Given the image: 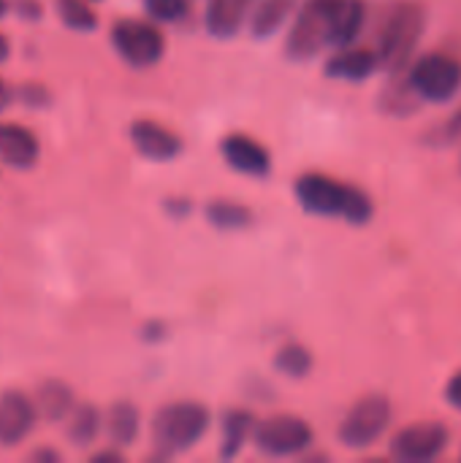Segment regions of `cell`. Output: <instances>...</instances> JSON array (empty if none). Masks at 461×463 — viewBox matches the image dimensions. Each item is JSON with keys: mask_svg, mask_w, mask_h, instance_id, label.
Returning <instances> with one entry per match:
<instances>
[{"mask_svg": "<svg viewBox=\"0 0 461 463\" xmlns=\"http://www.w3.org/2000/svg\"><path fill=\"white\" fill-rule=\"evenodd\" d=\"M421 103H448L461 90V60L448 52L421 54L402 73Z\"/></svg>", "mask_w": 461, "mask_h": 463, "instance_id": "cell-5", "label": "cell"}, {"mask_svg": "<svg viewBox=\"0 0 461 463\" xmlns=\"http://www.w3.org/2000/svg\"><path fill=\"white\" fill-rule=\"evenodd\" d=\"M394 410L383 393H370L359 399L340 423V442L351 450L372 448L391 426Z\"/></svg>", "mask_w": 461, "mask_h": 463, "instance_id": "cell-6", "label": "cell"}, {"mask_svg": "<svg viewBox=\"0 0 461 463\" xmlns=\"http://www.w3.org/2000/svg\"><path fill=\"white\" fill-rule=\"evenodd\" d=\"M30 461H60V453H54V450H35L30 456Z\"/></svg>", "mask_w": 461, "mask_h": 463, "instance_id": "cell-31", "label": "cell"}, {"mask_svg": "<svg viewBox=\"0 0 461 463\" xmlns=\"http://www.w3.org/2000/svg\"><path fill=\"white\" fill-rule=\"evenodd\" d=\"M427 27V8L416 0L394 3L380 22L375 54L380 60V71L389 76H399L413 62L418 41Z\"/></svg>", "mask_w": 461, "mask_h": 463, "instance_id": "cell-2", "label": "cell"}, {"mask_svg": "<svg viewBox=\"0 0 461 463\" xmlns=\"http://www.w3.org/2000/svg\"><path fill=\"white\" fill-rule=\"evenodd\" d=\"M253 442L272 458H291L302 456L312 445V429L296 415H274L264 423H255Z\"/></svg>", "mask_w": 461, "mask_h": 463, "instance_id": "cell-7", "label": "cell"}, {"mask_svg": "<svg viewBox=\"0 0 461 463\" xmlns=\"http://www.w3.org/2000/svg\"><path fill=\"white\" fill-rule=\"evenodd\" d=\"M299 8V0H255L253 5V35L255 38H272L285 22L288 16Z\"/></svg>", "mask_w": 461, "mask_h": 463, "instance_id": "cell-17", "label": "cell"}, {"mask_svg": "<svg viewBox=\"0 0 461 463\" xmlns=\"http://www.w3.org/2000/svg\"><path fill=\"white\" fill-rule=\"evenodd\" d=\"M296 198L304 212L318 217H342L351 225H367L375 214L372 198L353 184L326 174H304L296 179Z\"/></svg>", "mask_w": 461, "mask_h": 463, "instance_id": "cell-1", "label": "cell"}, {"mask_svg": "<svg viewBox=\"0 0 461 463\" xmlns=\"http://www.w3.org/2000/svg\"><path fill=\"white\" fill-rule=\"evenodd\" d=\"M367 24V3L364 0H340L331 33V49H342L359 41Z\"/></svg>", "mask_w": 461, "mask_h": 463, "instance_id": "cell-16", "label": "cell"}, {"mask_svg": "<svg viewBox=\"0 0 461 463\" xmlns=\"http://www.w3.org/2000/svg\"><path fill=\"white\" fill-rule=\"evenodd\" d=\"M111 43L117 54L133 68H152L155 62H160L166 49V38L158 30V24L141 19L117 22L111 30Z\"/></svg>", "mask_w": 461, "mask_h": 463, "instance_id": "cell-8", "label": "cell"}, {"mask_svg": "<svg viewBox=\"0 0 461 463\" xmlns=\"http://www.w3.org/2000/svg\"><path fill=\"white\" fill-rule=\"evenodd\" d=\"M427 144L432 146H451V144H459L461 141V106L440 125H435L427 136H424Z\"/></svg>", "mask_w": 461, "mask_h": 463, "instance_id": "cell-27", "label": "cell"}, {"mask_svg": "<svg viewBox=\"0 0 461 463\" xmlns=\"http://www.w3.org/2000/svg\"><path fill=\"white\" fill-rule=\"evenodd\" d=\"M209 429L206 407L196 402H177L163 407L152 420V445L155 450L168 458L177 453L190 450Z\"/></svg>", "mask_w": 461, "mask_h": 463, "instance_id": "cell-3", "label": "cell"}, {"mask_svg": "<svg viewBox=\"0 0 461 463\" xmlns=\"http://www.w3.org/2000/svg\"><path fill=\"white\" fill-rule=\"evenodd\" d=\"M92 461L95 463H103V461L120 463L122 461V453H117V450H103V453H95V456H92Z\"/></svg>", "mask_w": 461, "mask_h": 463, "instance_id": "cell-30", "label": "cell"}, {"mask_svg": "<svg viewBox=\"0 0 461 463\" xmlns=\"http://www.w3.org/2000/svg\"><path fill=\"white\" fill-rule=\"evenodd\" d=\"M380 95H383L380 98V109L394 114V117H408V114L418 111V106H421L418 95L408 87L402 73L399 76H389V87Z\"/></svg>", "mask_w": 461, "mask_h": 463, "instance_id": "cell-21", "label": "cell"}, {"mask_svg": "<svg viewBox=\"0 0 461 463\" xmlns=\"http://www.w3.org/2000/svg\"><path fill=\"white\" fill-rule=\"evenodd\" d=\"M8 103H11V90H8V87H5V81L0 79V111H3Z\"/></svg>", "mask_w": 461, "mask_h": 463, "instance_id": "cell-32", "label": "cell"}, {"mask_svg": "<svg viewBox=\"0 0 461 463\" xmlns=\"http://www.w3.org/2000/svg\"><path fill=\"white\" fill-rule=\"evenodd\" d=\"M451 442V431L437 420L413 423L394 434L391 456L402 463H427L440 458Z\"/></svg>", "mask_w": 461, "mask_h": 463, "instance_id": "cell-9", "label": "cell"}, {"mask_svg": "<svg viewBox=\"0 0 461 463\" xmlns=\"http://www.w3.org/2000/svg\"><path fill=\"white\" fill-rule=\"evenodd\" d=\"M130 141L144 157L158 160V163L174 160L182 152V141L152 119H136L130 125Z\"/></svg>", "mask_w": 461, "mask_h": 463, "instance_id": "cell-13", "label": "cell"}, {"mask_svg": "<svg viewBox=\"0 0 461 463\" xmlns=\"http://www.w3.org/2000/svg\"><path fill=\"white\" fill-rule=\"evenodd\" d=\"M255 429V418L245 410H231L223 418V442H220V456L223 458H234L242 453L245 442L253 437Z\"/></svg>", "mask_w": 461, "mask_h": 463, "instance_id": "cell-19", "label": "cell"}, {"mask_svg": "<svg viewBox=\"0 0 461 463\" xmlns=\"http://www.w3.org/2000/svg\"><path fill=\"white\" fill-rule=\"evenodd\" d=\"M60 19L79 33H92L98 27V14L90 8V0H54Z\"/></svg>", "mask_w": 461, "mask_h": 463, "instance_id": "cell-24", "label": "cell"}, {"mask_svg": "<svg viewBox=\"0 0 461 463\" xmlns=\"http://www.w3.org/2000/svg\"><path fill=\"white\" fill-rule=\"evenodd\" d=\"M340 0H304L302 8H296V19L285 38V52L291 60H312L323 49H331V33H334V16H337Z\"/></svg>", "mask_w": 461, "mask_h": 463, "instance_id": "cell-4", "label": "cell"}, {"mask_svg": "<svg viewBox=\"0 0 461 463\" xmlns=\"http://www.w3.org/2000/svg\"><path fill=\"white\" fill-rule=\"evenodd\" d=\"M206 217L215 228H223V231H239V228H247L253 214L250 209H245L242 203H234V201H212L209 209H206Z\"/></svg>", "mask_w": 461, "mask_h": 463, "instance_id": "cell-23", "label": "cell"}, {"mask_svg": "<svg viewBox=\"0 0 461 463\" xmlns=\"http://www.w3.org/2000/svg\"><path fill=\"white\" fill-rule=\"evenodd\" d=\"M35 410L38 415H43L49 423H57V420H65L68 412L73 410V396H71V388L57 383V380H49L38 388V396H35Z\"/></svg>", "mask_w": 461, "mask_h": 463, "instance_id": "cell-18", "label": "cell"}, {"mask_svg": "<svg viewBox=\"0 0 461 463\" xmlns=\"http://www.w3.org/2000/svg\"><path fill=\"white\" fill-rule=\"evenodd\" d=\"M38 138L33 130L14 125V122H0V160L11 168H33L38 160Z\"/></svg>", "mask_w": 461, "mask_h": 463, "instance_id": "cell-14", "label": "cell"}, {"mask_svg": "<svg viewBox=\"0 0 461 463\" xmlns=\"http://www.w3.org/2000/svg\"><path fill=\"white\" fill-rule=\"evenodd\" d=\"M380 71V60L375 49L367 46H342L326 60V76L340 81H367Z\"/></svg>", "mask_w": 461, "mask_h": 463, "instance_id": "cell-11", "label": "cell"}, {"mask_svg": "<svg viewBox=\"0 0 461 463\" xmlns=\"http://www.w3.org/2000/svg\"><path fill=\"white\" fill-rule=\"evenodd\" d=\"M5 14H8V3H5V0H0V19H3Z\"/></svg>", "mask_w": 461, "mask_h": 463, "instance_id": "cell-34", "label": "cell"}, {"mask_svg": "<svg viewBox=\"0 0 461 463\" xmlns=\"http://www.w3.org/2000/svg\"><path fill=\"white\" fill-rule=\"evenodd\" d=\"M223 157L234 171L255 176V179H264L272 171V157H269L266 146L242 133H234L223 141Z\"/></svg>", "mask_w": 461, "mask_h": 463, "instance_id": "cell-12", "label": "cell"}, {"mask_svg": "<svg viewBox=\"0 0 461 463\" xmlns=\"http://www.w3.org/2000/svg\"><path fill=\"white\" fill-rule=\"evenodd\" d=\"M101 431V412L90 404H82L76 410L68 412V439L76 445V448H87L95 442Z\"/></svg>", "mask_w": 461, "mask_h": 463, "instance_id": "cell-22", "label": "cell"}, {"mask_svg": "<svg viewBox=\"0 0 461 463\" xmlns=\"http://www.w3.org/2000/svg\"><path fill=\"white\" fill-rule=\"evenodd\" d=\"M8 60V41H5V35H0V62H5Z\"/></svg>", "mask_w": 461, "mask_h": 463, "instance_id": "cell-33", "label": "cell"}, {"mask_svg": "<svg viewBox=\"0 0 461 463\" xmlns=\"http://www.w3.org/2000/svg\"><path fill=\"white\" fill-rule=\"evenodd\" d=\"M16 5V14L24 16V19H38L41 16V3L38 0H14Z\"/></svg>", "mask_w": 461, "mask_h": 463, "instance_id": "cell-29", "label": "cell"}, {"mask_svg": "<svg viewBox=\"0 0 461 463\" xmlns=\"http://www.w3.org/2000/svg\"><path fill=\"white\" fill-rule=\"evenodd\" d=\"M255 0H206L204 22L215 38H231L242 30V22L253 11Z\"/></svg>", "mask_w": 461, "mask_h": 463, "instance_id": "cell-15", "label": "cell"}, {"mask_svg": "<svg viewBox=\"0 0 461 463\" xmlns=\"http://www.w3.org/2000/svg\"><path fill=\"white\" fill-rule=\"evenodd\" d=\"M139 434V410L130 402H117L109 412V439L117 448L133 445Z\"/></svg>", "mask_w": 461, "mask_h": 463, "instance_id": "cell-20", "label": "cell"}, {"mask_svg": "<svg viewBox=\"0 0 461 463\" xmlns=\"http://www.w3.org/2000/svg\"><path fill=\"white\" fill-rule=\"evenodd\" d=\"M277 369H280L283 374L293 377V380H302V377H307V374L312 372V355H310V350L302 347V345H288V347H283L280 355H277Z\"/></svg>", "mask_w": 461, "mask_h": 463, "instance_id": "cell-25", "label": "cell"}, {"mask_svg": "<svg viewBox=\"0 0 461 463\" xmlns=\"http://www.w3.org/2000/svg\"><path fill=\"white\" fill-rule=\"evenodd\" d=\"M38 420L35 402L19 391L0 396V448H16L24 442Z\"/></svg>", "mask_w": 461, "mask_h": 463, "instance_id": "cell-10", "label": "cell"}, {"mask_svg": "<svg viewBox=\"0 0 461 463\" xmlns=\"http://www.w3.org/2000/svg\"><path fill=\"white\" fill-rule=\"evenodd\" d=\"M446 402H448L454 410H459L461 412V372L459 374H454L451 383L446 385Z\"/></svg>", "mask_w": 461, "mask_h": 463, "instance_id": "cell-28", "label": "cell"}, {"mask_svg": "<svg viewBox=\"0 0 461 463\" xmlns=\"http://www.w3.org/2000/svg\"><path fill=\"white\" fill-rule=\"evenodd\" d=\"M144 8L155 22H182L190 14V0H144Z\"/></svg>", "mask_w": 461, "mask_h": 463, "instance_id": "cell-26", "label": "cell"}]
</instances>
